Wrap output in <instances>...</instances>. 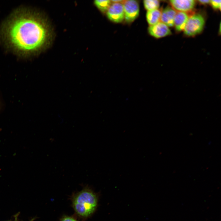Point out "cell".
Here are the masks:
<instances>
[{
    "mask_svg": "<svg viewBox=\"0 0 221 221\" xmlns=\"http://www.w3.org/2000/svg\"><path fill=\"white\" fill-rule=\"evenodd\" d=\"M189 17L185 12L176 13L174 19V25L177 31L184 30Z\"/></svg>",
    "mask_w": 221,
    "mask_h": 221,
    "instance_id": "obj_9",
    "label": "cell"
},
{
    "mask_svg": "<svg viewBox=\"0 0 221 221\" xmlns=\"http://www.w3.org/2000/svg\"><path fill=\"white\" fill-rule=\"evenodd\" d=\"M199 2H200V3L203 4H207L209 3H210V0H199Z\"/></svg>",
    "mask_w": 221,
    "mask_h": 221,
    "instance_id": "obj_15",
    "label": "cell"
},
{
    "mask_svg": "<svg viewBox=\"0 0 221 221\" xmlns=\"http://www.w3.org/2000/svg\"><path fill=\"white\" fill-rule=\"evenodd\" d=\"M176 13V11L172 8L166 7L161 12L160 21L168 27L173 26Z\"/></svg>",
    "mask_w": 221,
    "mask_h": 221,
    "instance_id": "obj_8",
    "label": "cell"
},
{
    "mask_svg": "<svg viewBox=\"0 0 221 221\" xmlns=\"http://www.w3.org/2000/svg\"><path fill=\"white\" fill-rule=\"evenodd\" d=\"M205 23L203 17L199 14L189 17L184 29V34L188 36L195 35L203 29Z\"/></svg>",
    "mask_w": 221,
    "mask_h": 221,
    "instance_id": "obj_3",
    "label": "cell"
},
{
    "mask_svg": "<svg viewBox=\"0 0 221 221\" xmlns=\"http://www.w3.org/2000/svg\"><path fill=\"white\" fill-rule=\"evenodd\" d=\"M94 3L97 7L102 12L106 13L112 3L110 0H95Z\"/></svg>",
    "mask_w": 221,
    "mask_h": 221,
    "instance_id": "obj_11",
    "label": "cell"
},
{
    "mask_svg": "<svg viewBox=\"0 0 221 221\" xmlns=\"http://www.w3.org/2000/svg\"><path fill=\"white\" fill-rule=\"evenodd\" d=\"M221 2V0H210V3L214 8L220 9Z\"/></svg>",
    "mask_w": 221,
    "mask_h": 221,
    "instance_id": "obj_13",
    "label": "cell"
},
{
    "mask_svg": "<svg viewBox=\"0 0 221 221\" xmlns=\"http://www.w3.org/2000/svg\"><path fill=\"white\" fill-rule=\"evenodd\" d=\"M97 196L91 189L86 188L76 194L72 199V204L76 214L86 218L93 214L97 207Z\"/></svg>",
    "mask_w": 221,
    "mask_h": 221,
    "instance_id": "obj_2",
    "label": "cell"
},
{
    "mask_svg": "<svg viewBox=\"0 0 221 221\" xmlns=\"http://www.w3.org/2000/svg\"><path fill=\"white\" fill-rule=\"evenodd\" d=\"M17 215H15V216H14V217H15V221H18L17 219ZM35 219V218H32V219H31L30 220V221H33Z\"/></svg>",
    "mask_w": 221,
    "mask_h": 221,
    "instance_id": "obj_16",
    "label": "cell"
},
{
    "mask_svg": "<svg viewBox=\"0 0 221 221\" xmlns=\"http://www.w3.org/2000/svg\"><path fill=\"white\" fill-rule=\"evenodd\" d=\"M2 38L13 51L22 55L37 53L49 44L51 29L42 16L31 10L23 9L13 13L2 29Z\"/></svg>",
    "mask_w": 221,
    "mask_h": 221,
    "instance_id": "obj_1",
    "label": "cell"
},
{
    "mask_svg": "<svg viewBox=\"0 0 221 221\" xmlns=\"http://www.w3.org/2000/svg\"><path fill=\"white\" fill-rule=\"evenodd\" d=\"M106 13L108 19L114 22H121L124 19L123 6L122 3H112Z\"/></svg>",
    "mask_w": 221,
    "mask_h": 221,
    "instance_id": "obj_5",
    "label": "cell"
},
{
    "mask_svg": "<svg viewBox=\"0 0 221 221\" xmlns=\"http://www.w3.org/2000/svg\"><path fill=\"white\" fill-rule=\"evenodd\" d=\"M124 19L128 23H131L139 15V7L138 2L133 0H124L122 3Z\"/></svg>",
    "mask_w": 221,
    "mask_h": 221,
    "instance_id": "obj_4",
    "label": "cell"
},
{
    "mask_svg": "<svg viewBox=\"0 0 221 221\" xmlns=\"http://www.w3.org/2000/svg\"><path fill=\"white\" fill-rule=\"evenodd\" d=\"M148 30L150 35L157 38L164 37L171 33L169 27L161 21L155 25H150Z\"/></svg>",
    "mask_w": 221,
    "mask_h": 221,
    "instance_id": "obj_6",
    "label": "cell"
},
{
    "mask_svg": "<svg viewBox=\"0 0 221 221\" xmlns=\"http://www.w3.org/2000/svg\"><path fill=\"white\" fill-rule=\"evenodd\" d=\"M170 2L173 6L179 12L191 10L195 4V1L193 0H171Z\"/></svg>",
    "mask_w": 221,
    "mask_h": 221,
    "instance_id": "obj_7",
    "label": "cell"
},
{
    "mask_svg": "<svg viewBox=\"0 0 221 221\" xmlns=\"http://www.w3.org/2000/svg\"><path fill=\"white\" fill-rule=\"evenodd\" d=\"M161 12L158 9L147 11L146 18L150 25H155L160 21Z\"/></svg>",
    "mask_w": 221,
    "mask_h": 221,
    "instance_id": "obj_10",
    "label": "cell"
},
{
    "mask_svg": "<svg viewBox=\"0 0 221 221\" xmlns=\"http://www.w3.org/2000/svg\"><path fill=\"white\" fill-rule=\"evenodd\" d=\"M60 221H78L72 217L69 216H64L62 218Z\"/></svg>",
    "mask_w": 221,
    "mask_h": 221,
    "instance_id": "obj_14",
    "label": "cell"
},
{
    "mask_svg": "<svg viewBox=\"0 0 221 221\" xmlns=\"http://www.w3.org/2000/svg\"><path fill=\"white\" fill-rule=\"evenodd\" d=\"M143 4L145 9L148 11L158 9L160 2L157 0H145L143 1Z\"/></svg>",
    "mask_w": 221,
    "mask_h": 221,
    "instance_id": "obj_12",
    "label": "cell"
}]
</instances>
